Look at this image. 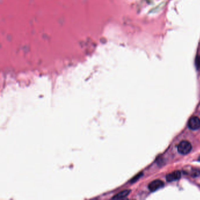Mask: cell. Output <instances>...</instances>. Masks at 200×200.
<instances>
[{"label": "cell", "instance_id": "1", "mask_svg": "<svg viewBox=\"0 0 200 200\" xmlns=\"http://www.w3.org/2000/svg\"><path fill=\"white\" fill-rule=\"evenodd\" d=\"M192 148V146L188 141H182L178 146V151L182 154H187Z\"/></svg>", "mask_w": 200, "mask_h": 200}, {"label": "cell", "instance_id": "2", "mask_svg": "<svg viewBox=\"0 0 200 200\" xmlns=\"http://www.w3.org/2000/svg\"><path fill=\"white\" fill-rule=\"evenodd\" d=\"M188 125L192 130H197L200 128V119L198 117H192L188 121Z\"/></svg>", "mask_w": 200, "mask_h": 200}, {"label": "cell", "instance_id": "3", "mask_svg": "<svg viewBox=\"0 0 200 200\" xmlns=\"http://www.w3.org/2000/svg\"><path fill=\"white\" fill-rule=\"evenodd\" d=\"M164 183L162 181L159 180H154L148 185V188L151 191L154 192L162 188L164 186Z\"/></svg>", "mask_w": 200, "mask_h": 200}, {"label": "cell", "instance_id": "4", "mask_svg": "<svg viewBox=\"0 0 200 200\" xmlns=\"http://www.w3.org/2000/svg\"><path fill=\"white\" fill-rule=\"evenodd\" d=\"M181 178V172L180 171H175L172 173L168 174L166 176V180L168 182H171L177 180Z\"/></svg>", "mask_w": 200, "mask_h": 200}, {"label": "cell", "instance_id": "5", "mask_svg": "<svg viewBox=\"0 0 200 200\" xmlns=\"http://www.w3.org/2000/svg\"><path fill=\"white\" fill-rule=\"evenodd\" d=\"M130 193V190L129 189H126L123 190L118 194H116L113 197H112L113 199H120L126 198L128 195Z\"/></svg>", "mask_w": 200, "mask_h": 200}, {"label": "cell", "instance_id": "6", "mask_svg": "<svg viewBox=\"0 0 200 200\" xmlns=\"http://www.w3.org/2000/svg\"><path fill=\"white\" fill-rule=\"evenodd\" d=\"M195 67L197 70H200V56H196L195 59Z\"/></svg>", "mask_w": 200, "mask_h": 200}, {"label": "cell", "instance_id": "7", "mask_svg": "<svg viewBox=\"0 0 200 200\" xmlns=\"http://www.w3.org/2000/svg\"><path fill=\"white\" fill-rule=\"evenodd\" d=\"M142 175H143V173H140V174H139L138 175H136L135 177H133V179H131V180H130V182H132V183H133V182H136L137 180H139V179L142 176Z\"/></svg>", "mask_w": 200, "mask_h": 200}, {"label": "cell", "instance_id": "8", "mask_svg": "<svg viewBox=\"0 0 200 200\" xmlns=\"http://www.w3.org/2000/svg\"><path fill=\"white\" fill-rule=\"evenodd\" d=\"M199 175H200V171H199V170H197V169H195V170H194L192 171V175L193 177H196L198 176Z\"/></svg>", "mask_w": 200, "mask_h": 200}, {"label": "cell", "instance_id": "9", "mask_svg": "<svg viewBox=\"0 0 200 200\" xmlns=\"http://www.w3.org/2000/svg\"><path fill=\"white\" fill-rule=\"evenodd\" d=\"M198 160H199V161H200V156L198 157Z\"/></svg>", "mask_w": 200, "mask_h": 200}]
</instances>
